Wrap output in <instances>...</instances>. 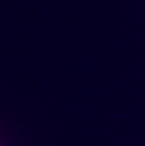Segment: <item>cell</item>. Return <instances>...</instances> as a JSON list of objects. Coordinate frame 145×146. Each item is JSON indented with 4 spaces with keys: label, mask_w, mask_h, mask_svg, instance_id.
I'll list each match as a JSON object with an SVG mask.
<instances>
[]
</instances>
